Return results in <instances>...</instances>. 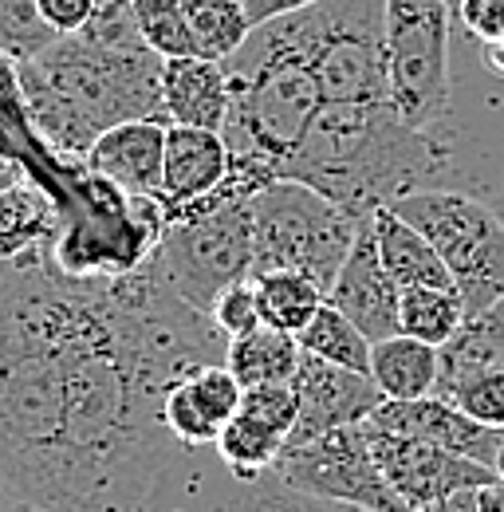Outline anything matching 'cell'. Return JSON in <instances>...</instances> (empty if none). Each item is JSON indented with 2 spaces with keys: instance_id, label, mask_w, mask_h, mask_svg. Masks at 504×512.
<instances>
[{
  "instance_id": "6da1fadb",
  "label": "cell",
  "mask_w": 504,
  "mask_h": 512,
  "mask_svg": "<svg viewBox=\"0 0 504 512\" xmlns=\"http://www.w3.org/2000/svg\"><path fill=\"white\" fill-rule=\"evenodd\" d=\"M213 316L138 260L75 276L48 249L0 260V489L52 512H146L178 449L166 394L225 363Z\"/></svg>"
},
{
  "instance_id": "7a4b0ae2",
  "label": "cell",
  "mask_w": 504,
  "mask_h": 512,
  "mask_svg": "<svg viewBox=\"0 0 504 512\" xmlns=\"http://www.w3.org/2000/svg\"><path fill=\"white\" fill-rule=\"evenodd\" d=\"M284 178L327 193L367 221L406 193L445 186L449 146L406 127L390 103H327Z\"/></svg>"
},
{
  "instance_id": "3957f363",
  "label": "cell",
  "mask_w": 504,
  "mask_h": 512,
  "mask_svg": "<svg viewBox=\"0 0 504 512\" xmlns=\"http://www.w3.org/2000/svg\"><path fill=\"white\" fill-rule=\"evenodd\" d=\"M162 56L119 52L83 36H60L48 52L16 64V91L40 138L71 158H87L103 130L162 115Z\"/></svg>"
},
{
  "instance_id": "277c9868",
  "label": "cell",
  "mask_w": 504,
  "mask_h": 512,
  "mask_svg": "<svg viewBox=\"0 0 504 512\" xmlns=\"http://www.w3.org/2000/svg\"><path fill=\"white\" fill-rule=\"evenodd\" d=\"M225 75L229 119L221 134L233 154L229 182L256 193L284 178L292 154L323 111V91L292 16L252 28L245 48L225 60Z\"/></svg>"
},
{
  "instance_id": "5b68a950",
  "label": "cell",
  "mask_w": 504,
  "mask_h": 512,
  "mask_svg": "<svg viewBox=\"0 0 504 512\" xmlns=\"http://www.w3.org/2000/svg\"><path fill=\"white\" fill-rule=\"evenodd\" d=\"M249 190L225 182L217 193L166 209V229L146 256L150 268L197 312H213L217 296L252 276V213Z\"/></svg>"
},
{
  "instance_id": "8992f818",
  "label": "cell",
  "mask_w": 504,
  "mask_h": 512,
  "mask_svg": "<svg viewBox=\"0 0 504 512\" xmlns=\"http://www.w3.org/2000/svg\"><path fill=\"white\" fill-rule=\"evenodd\" d=\"M252 276L272 268H296L327 292L351 256L363 221L335 205L327 193L280 178L249 197Z\"/></svg>"
},
{
  "instance_id": "52a82bcc",
  "label": "cell",
  "mask_w": 504,
  "mask_h": 512,
  "mask_svg": "<svg viewBox=\"0 0 504 512\" xmlns=\"http://www.w3.org/2000/svg\"><path fill=\"white\" fill-rule=\"evenodd\" d=\"M457 12L441 0H386V87L398 119L445 142L453 134L449 28Z\"/></svg>"
},
{
  "instance_id": "ba28073f",
  "label": "cell",
  "mask_w": 504,
  "mask_h": 512,
  "mask_svg": "<svg viewBox=\"0 0 504 512\" xmlns=\"http://www.w3.org/2000/svg\"><path fill=\"white\" fill-rule=\"evenodd\" d=\"M445 260L465 312H485L504 300V221L477 197L449 186L414 190L394 201Z\"/></svg>"
},
{
  "instance_id": "9c48e42d",
  "label": "cell",
  "mask_w": 504,
  "mask_h": 512,
  "mask_svg": "<svg viewBox=\"0 0 504 512\" xmlns=\"http://www.w3.org/2000/svg\"><path fill=\"white\" fill-rule=\"evenodd\" d=\"M272 477L284 489L304 493L312 501H327V505L367 512H410L378 465L367 422L339 426L312 442L288 446L280 453V461L272 465Z\"/></svg>"
},
{
  "instance_id": "30bf717a",
  "label": "cell",
  "mask_w": 504,
  "mask_h": 512,
  "mask_svg": "<svg viewBox=\"0 0 504 512\" xmlns=\"http://www.w3.org/2000/svg\"><path fill=\"white\" fill-rule=\"evenodd\" d=\"M367 434H371V449H375L386 481L394 485V493L406 501L410 512H422L426 505H434L457 489H481V485L497 481V473L489 465L469 461V457L434 446V442L402 438V434L378 430L371 422H367Z\"/></svg>"
},
{
  "instance_id": "8fae6325",
  "label": "cell",
  "mask_w": 504,
  "mask_h": 512,
  "mask_svg": "<svg viewBox=\"0 0 504 512\" xmlns=\"http://www.w3.org/2000/svg\"><path fill=\"white\" fill-rule=\"evenodd\" d=\"M296 418H300V398L292 383L249 386L213 449L221 453L225 469L237 481H260L288 449Z\"/></svg>"
},
{
  "instance_id": "7c38bea8",
  "label": "cell",
  "mask_w": 504,
  "mask_h": 512,
  "mask_svg": "<svg viewBox=\"0 0 504 512\" xmlns=\"http://www.w3.org/2000/svg\"><path fill=\"white\" fill-rule=\"evenodd\" d=\"M292 386H296V398H300V418H296V430H292L288 446L312 442V438L331 434L339 426H359L382 406V390L375 386L371 375L323 363L315 355L300 359V371H296Z\"/></svg>"
},
{
  "instance_id": "4fadbf2b",
  "label": "cell",
  "mask_w": 504,
  "mask_h": 512,
  "mask_svg": "<svg viewBox=\"0 0 504 512\" xmlns=\"http://www.w3.org/2000/svg\"><path fill=\"white\" fill-rule=\"evenodd\" d=\"M327 304H335L351 323H359L371 343L398 335L402 288H398V280H394V276L386 272V264H382L371 217L363 221L355 249L343 260L335 284L327 288Z\"/></svg>"
},
{
  "instance_id": "5bb4252c",
  "label": "cell",
  "mask_w": 504,
  "mask_h": 512,
  "mask_svg": "<svg viewBox=\"0 0 504 512\" xmlns=\"http://www.w3.org/2000/svg\"><path fill=\"white\" fill-rule=\"evenodd\" d=\"M378 430H390V434H402V438H422V442H434L445 446L469 461H481L493 469L497 461V446H501V430L469 418L465 410H457L453 402H445L441 394H426V398H410V402H394V398H382L375 414L367 418ZM497 473V469H493Z\"/></svg>"
},
{
  "instance_id": "9a60e30c",
  "label": "cell",
  "mask_w": 504,
  "mask_h": 512,
  "mask_svg": "<svg viewBox=\"0 0 504 512\" xmlns=\"http://www.w3.org/2000/svg\"><path fill=\"white\" fill-rule=\"evenodd\" d=\"M166 119H134L103 130L87 150V170L123 197H158L166 170Z\"/></svg>"
},
{
  "instance_id": "2e32d148",
  "label": "cell",
  "mask_w": 504,
  "mask_h": 512,
  "mask_svg": "<svg viewBox=\"0 0 504 512\" xmlns=\"http://www.w3.org/2000/svg\"><path fill=\"white\" fill-rule=\"evenodd\" d=\"M241 398H245V386L237 383V375L225 363H209L170 386L162 414H166L170 434L186 449L217 446Z\"/></svg>"
},
{
  "instance_id": "e0dca14e",
  "label": "cell",
  "mask_w": 504,
  "mask_h": 512,
  "mask_svg": "<svg viewBox=\"0 0 504 512\" xmlns=\"http://www.w3.org/2000/svg\"><path fill=\"white\" fill-rule=\"evenodd\" d=\"M233 154L221 130L170 127L166 130V170H162V205L182 209L229 182Z\"/></svg>"
},
{
  "instance_id": "ac0fdd59",
  "label": "cell",
  "mask_w": 504,
  "mask_h": 512,
  "mask_svg": "<svg viewBox=\"0 0 504 512\" xmlns=\"http://www.w3.org/2000/svg\"><path fill=\"white\" fill-rule=\"evenodd\" d=\"M162 115L170 127L225 130L229 75L225 64L205 56H178L162 64Z\"/></svg>"
},
{
  "instance_id": "d6986e66",
  "label": "cell",
  "mask_w": 504,
  "mask_h": 512,
  "mask_svg": "<svg viewBox=\"0 0 504 512\" xmlns=\"http://www.w3.org/2000/svg\"><path fill=\"white\" fill-rule=\"evenodd\" d=\"M371 229H375L382 264L398 280L402 292L406 288H453V276H449L438 249L406 217H398L394 205H382L371 213Z\"/></svg>"
},
{
  "instance_id": "ffe728a7",
  "label": "cell",
  "mask_w": 504,
  "mask_h": 512,
  "mask_svg": "<svg viewBox=\"0 0 504 512\" xmlns=\"http://www.w3.org/2000/svg\"><path fill=\"white\" fill-rule=\"evenodd\" d=\"M371 379L382 390V398H394V402L438 394L441 351L434 343H422L398 331L371 347Z\"/></svg>"
},
{
  "instance_id": "44dd1931",
  "label": "cell",
  "mask_w": 504,
  "mask_h": 512,
  "mask_svg": "<svg viewBox=\"0 0 504 512\" xmlns=\"http://www.w3.org/2000/svg\"><path fill=\"white\" fill-rule=\"evenodd\" d=\"M441 351V379L438 394L449 398L453 386L481 375V371H504V300L465 316V323L457 327V335L438 347Z\"/></svg>"
},
{
  "instance_id": "7402d4cb",
  "label": "cell",
  "mask_w": 504,
  "mask_h": 512,
  "mask_svg": "<svg viewBox=\"0 0 504 512\" xmlns=\"http://www.w3.org/2000/svg\"><path fill=\"white\" fill-rule=\"evenodd\" d=\"M300 359H304L300 339L292 331H280L268 323H256L252 331L229 339V351H225V367L237 375V383L245 390L292 383L300 371Z\"/></svg>"
},
{
  "instance_id": "603a6c76",
  "label": "cell",
  "mask_w": 504,
  "mask_h": 512,
  "mask_svg": "<svg viewBox=\"0 0 504 512\" xmlns=\"http://www.w3.org/2000/svg\"><path fill=\"white\" fill-rule=\"evenodd\" d=\"M252 284H256L260 323L280 327V331H292V335H300L312 323L315 312L323 308V300H327V292L315 284L312 276H304L296 268L256 272Z\"/></svg>"
},
{
  "instance_id": "cb8c5ba5",
  "label": "cell",
  "mask_w": 504,
  "mask_h": 512,
  "mask_svg": "<svg viewBox=\"0 0 504 512\" xmlns=\"http://www.w3.org/2000/svg\"><path fill=\"white\" fill-rule=\"evenodd\" d=\"M56 229V209L32 182H16L0 193V260L32 249H48Z\"/></svg>"
},
{
  "instance_id": "d4e9b609",
  "label": "cell",
  "mask_w": 504,
  "mask_h": 512,
  "mask_svg": "<svg viewBox=\"0 0 504 512\" xmlns=\"http://www.w3.org/2000/svg\"><path fill=\"white\" fill-rule=\"evenodd\" d=\"M182 8H186L197 56H205V60L225 64L252 36L245 0H182Z\"/></svg>"
},
{
  "instance_id": "484cf974",
  "label": "cell",
  "mask_w": 504,
  "mask_h": 512,
  "mask_svg": "<svg viewBox=\"0 0 504 512\" xmlns=\"http://www.w3.org/2000/svg\"><path fill=\"white\" fill-rule=\"evenodd\" d=\"M296 339H300L304 355H315L323 363H335V367H347V371H359V375H371V347L375 343L363 335L359 323H351L327 300Z\"/></svg>"
},
{
  "instance_id": "4316f807",
  "label": "cell",
  "mask_w": 504,
  "mask_h": 512,
  "mask_svg": "<svg viewBox=\"0 0 504 512\" xmlns=\"http://www.w3.org/2000/svg\"><path fill=\"white\" fill-rule=\"evenodd\" d=\"M465 304L457 296V288H406L402 292V308H398V331L414 335L422 343L445 347L457 327L465 323Z\"/></svg>"
},
{
  "instance_id": "83f0119b",
  "label": "cell",
  "mask_w": 504,
  "mask_h": 512,
  "mask_svg": "<svg viewBox=\"0 0 504 512\" xmlns=\"http://www.w3.org/2000/svg\"><path fill=\"white\" fill-rule=\"evenodd\" d=\"M60 32L44 20L40 0H0V56L12 64H28L48 52Z\"/></svg>"
},
{
  "instance_id": "f1b7e54d",
  "label": "cell",
  "mask_w": 504,
  "mask_h": 512,
  "mask_svg": "<svg viewBox=\"0 0 504 512\" xmlns=\"http://www.w3.org/2000/svg\"><path fill=\"white\" fill-rule=\"evenodd\" d=\"M130 4H134L138 32H142V40L154 56H162V60L197 56L182 0H130Z\"/></svg>"
},
{
  "instance_id": "f546056e",
  "label": "cell",
  "mask_w": 504,
  "mask_h": 512,
  "mask_svg": "<svg viewBox=\"0 0 504 512\" xmlns=\"http://www.w3.org/2000/svg\"><path fill=\"white\" fill-rule=\"evenodd\" d=\"M213 512H347V505H327L304 493H292L268 473L260 481H237V489Z\"/></svg>"
},
{
  "instance_id": "4dcf8cb0",
  "label": "cell",
  "mask_w": 504,
  "mask_h": 512,
  "mask_svg": "<svg viewBox=\"0 0 504 512\" xmlns=\"http://www.w3.org/2000/svg\"><path fill=\"white\" fill-rule=\"evenodd\" d=\"M75 36H83L91 44H103V48H119V52H142L146 48L130 0H91V20Z\"/></svg>"
},
{
  "instance_id": "1f68e13d",
  "label": "cell",
  "mask_w": 504,
  "mask_h": 512,
  "mask_svg": "<svg viewBox=\"0 0 504 512\" xmlns=\"http://www.w3.org/2000/svg\"><path fill=\"white\" fill-rule=\"evenodd\" d=\"M445 402H453L457 410H465L469 418H477L493 430H504V371H481V375L457 383Z\"/></svg>"
},
{
  "instance_id": "d6a6232c",
  "label": "cell",
  "mask_w": 504,
  "mask_h": 512,
  "mask_svg": "<svg viewBox=\"0 0 504 512\" xmlns=\"http://www.w3.org/2000/svg\"><path fill=\"white\" fill-rule=\"evenodd\" d=\"M209 316H213L217 331H221L225 339H237V335L252 331V327L260 323V304H256V284H252V276L229 284V288L217 296V304H213Z\"/></svg>"
},
{
  "instance_id": "836d02e7",
  "label": "cell",
  "mask_w": 504,
  "mask_h": 512,
  "mask_svg": "<svg viewBox=\"0 0 504 512\" xmlns=\"http://www.w3.org/2000/svg\"><path fill=\"white\" fill-rule=\"evenodd\" d=\"M457 20L465 24V32L481 44L501 40L504 36V0H465Z\"/></svg>"
},
{
  "instance_id": "e575fe53",
  "label": "cell",
  "mask_w": 504,
  "mask_h": 512,
  "mask_svg": "<svg viewBox=\"0 0 504 512\" xmlns=\"http://www.w3.org/2000/svg\"><path fill=\"white\" fill-rule=\"evenodd\" d=\"M40 12L60 36H75L91 20V0H40Z\"/></svg>"
},
{
  "instance_id": "d590c367",
  "label": "cell",
  "mask_w": 504,
  "mask_h": 512,
  "mask_svg": "<svg viewBox=\"0 0 504 512\" xmlns=\"http://www.w3.org/2000/svg\"><path fill=\"white\" fill-rule=\"evenodd\" d=\"M312 4H323V0H245L249 8L252 28L276 20V16H288V12H300V8H312Z\"/></svg>"
},
{
  "instance_id": "8d00e7d4",
  "label": "cell",
  "mask_w": 504,
  "mask_h": 512,
  "mask_svg": "<svg viewBox=\"0 0 504 512\" xmlns=\"http://www.w3.org/2000/svg\"><path fill=\"white\" fill-rule=\"evenodd\" d=\"M481 489H457V493L441 497L434 505H426L422 512H481Z\"/></svg>"
},
{
  "instance_id": "74e56055",
  "label": "cell",
  "mask_w": 504,
  "mask_h": 512,
  "mask_svg": "<svg viewBox=\"0 0 504 512\" xmlns=\"http://www.w3.org/2000/svg\"><path fill=\"white\" fill-rule=\"evenodd\" d=\"M481 512H504V485L493 481L481 489Z\"/></svg>"
},
{
  "instance_id": "f35d334b",
  "label": "cell",
  "mask_w": 504,
  "mask_h": 512,
  "mask_svg": "<svg viewBox=\"0 0 504 512\" xmlns=\"http://www.w3.org/2000/svg\"><path fill=\"white\" fill-rule=\"evenodd\" d=\"M485 64L493 67L497 75H504V36L501 40H489V44H485Z\"/></svg>"
},
{
  "instance_id": "ab89813d",
  "label": "cell",
  "mask_w": 504,
  "mask_h": 512,
  "mask_svg": "<svg viewBox=\"0 0 504 512\" xmlns=\"http://www.w3.org/2000/svg\"><path fill=\"white\" fill-rule=\"evenodd\" d=\"M24 174H20V166L16 162H8V158H0V193L8 190V186H16Z\"/></svg>"
},
{
  "instance_id": "60d3db41",
  "label": "cell",
  "mask_w": 504,
  "mask_h": 512,
  "mask_svg": "<svg viewBox=\"0 0 504 512\" xmlns=\"http://www.w3.org/2000/svg\"><path fill=\"white\" fill-rule=\"evenodd\" d=\"M493 469H497V481L504 485V430H501V446H497V461H493Z\"/></svg>"
},
{
  "instance_id": "b9f144b4",
  "label": "cell",
  "mask_w": 504,
  "mask_h": 512,
  "mask_svg": "<svg viewBox=\"0 0 504 512\" xmlns=\"http://www.w3.org/2000/svg\"><path fill=\"white\" fill-rule=\"evenodd\" d=\"M12 512H52V509H36V505H16Z\"/></svg>"
},
{
  "instance_id": "7bdbcfd3",
  "label": "cell",
  "mask_w": 504,
  "mask_h": 512,
  "mask_svg": "<svg viewBox=\"0 0 504 512\" xmlns=\"http://www.w3.org/2000/svg\"><path fill=\"white\" fill-rule=\"evenodd\" d=\"M441 4H449L453 12H461V4H465V0H441Z\"/></svg>"
},
{
  "instance_id": "ee69618b",
  "label": "cell",
  "mask_w": 504,
  "mask_h": 512,
  "mask_svg": "<svg viewBox=\"0 0 504 512\" xmlns=\"http://www.w3.org/2000/svg\"><path fill=\"white\" fill-rule=\"evenodd\" d=\"M347 512H367V509H347Z\"/></svg>"
}]
</instances>
